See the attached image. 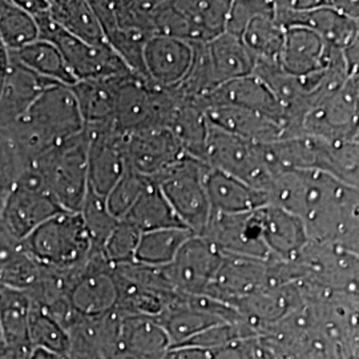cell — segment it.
<instances>
[{"instance_id": "1", "label": "cell", "mask_w": 359, "mask_h": 359, "mask_svg": "<svg viewBox=\"0 0 359 359\" xmlns=\"http://www.w3.org/2000/svg\"><path fill=\"white\" fill-rule=\"evenodd\" d=\"M278 206L304 222L310 243L337 245L358 255L359 192L318 170L277 175L268 192Z\"/></svg>"}, {"instance_id": "27", "label": "cell", "mask_w": 359, "mask_h": 359, "mask_svg": "<svg viewBox=\"0 0 359 359\" xmlns=\"http://www.w3.org/2000/svg\"><path fill=\"white\" fill-rule=\"evenodd\" d=\"M10 57L15 63L52 83L65 87H72L77 83L63 55L50 41L39 39L18 51L10 52Z\"/></svg>"}, {"instance_id": "25", "label": "cell", "mask_w": 359, "mask_h": 359, "mask_svg": "<svg viewBox=\"0 0 359 359\" xmlns=\"http://www.w3.org/2000/svg\"><path fill=\"white\" fill-rule=\"evenodd\" d=\"M206 50L217 87L231 80L253 75L256 60L241 39L224 32L208 41Z\"/></svg>"}, {"instance_id": "36", "label": "cell", "mask_w": 359, "mask_h": 359, "mask_svg": "<svg viewBox=\"0 0 359 359\" xmlns=\"http://www.w3.org/2000/svg\"><path fill=\"white\" fill-rule=\"evenodd\" d=\"M79 213L90 234L93 250L103 252L107 238L118 224V221L109 213L105 204V198L88 189Z\"/></svg>"}, {"instance_id": "17", "label": "cell", "mask_w": 359, "mask_h": 359, "mask_svg": "<svg viewBox=\"0 0 359 359\" xmlns=\"http://www.w3.org/2000/svg\"><path fill=\"white\" fill-rule=\"evenodd\" d=\"M192 60V43L154 35L144 48V80L158 88H177L188 75Z\"/></svg>"}, {"instance_id": "6", "label": "cell", "mask_w": 359, "mask_h": 359, "mask_svg": "<svg viewBox=\"0 0 359 359\" xmlns=\"http://www.w3.org/2000/svg\"><path fill=\"white\" fill-rule=\"evenodd\" d=\"M206 170L204 161L185 154L152 180L167 198L180 224L198 237L204 236L212 215L204 184Z\"/></svg>"}, {"instance_id": "16", "label": "cell", "mask_w": 359, "mask_h": 359, "mask_svg": "<svg viewBox=\"0 0 359 359\" xmlns=\"http://www.w3.org/2000/svg\"><path fill=\"white\" fill-rule=\"evenodd\" d=\"M127 167L154 180L181 160L185 152L167 128L142 129L124 137Z\"/></svg>"}, {"instance_id": "3", "label": "cell", "mask_w": 359, "mask_h": 359, "mask_svg": "<svg viewBox=\"0 0 359 359\" xmlns=\"http://www.w3.org/2000/svg\"><path fill=\"white\" fill-rule=\"evenodd\" d=\"M36 22L39 39L52 43L65 57L77 81H96L121 76L128 67L109 46H92L69 35L50 16L48 1L15 0Z\"/></svg>"}, {"instance_id": "7", "label": "cell", "mask_w": 359, "mask_h": 359, "mask_svg": "<svg viewBox=\"0 0 359 359\" xmlns=\"http://www.w3.org/2000/svg\"><path fill=\"white\" fill-rule=\"evenodd\" d=\"M204 163L266 194L277 177L270 165L265 145L248 142L210 124Z\"/></svg>"}, {"instance_id": "12", "label": "cell", "mask_w": 359, "mask_h": 359, "mask_svg": "<svg viewBox=\"0 0 359 359\" xmlns=\"http://www.w3.org/2000/svg\"><path fill=\"white\" fill-rule=\"evenodd\" d=\"M221 259V252L205 237L192 236L163 271L176 293L204 295L217 273Z\"/></svg>"}, {"instance_id": "29", "label": "cell", "mask_w": 359, "mask_h": 359, "mask_svg": "<svg viewBox=\"0 0 359 359\" xmlns=\"http://www.w3.org/2000/svg\"><path fill=\"white\" fill-rule=\"evenodd\" d=\"M231 1L226 0H176L177 13L191 25L197 43H208L222 35Z\"/></svg>"}, {"instance_id": "21", "label": "cell", "mask_w": 359, "mask_h": 359, "mask_svg": "<svg viewBox=\"0 0 359 359\" xmlns=\"http://www.w3.org/2000/svg\"><path fill=\"white\" fill-rule=\"evenodd\" d=\"M210 126L259 145H269L283 139L278 123L255 111L233 105H210L205 109Z\"/></svg>"}, {"instance_id": "15", "label": "cell", "mask_w": 359, "mask_h": 359, "mask_svg": "<svg viewBox=\"0 0 359 359\" xmlns=\"http://www.w3.org/2000/svg\"><path fill=\"white\" fill-rule=\"evenodd\" d=\"M88 189L107 197L127 169L124 137L114 124L87 127Z\"/></svg>"}, {"instance_id": "45", "label": "cell", "mask_w": 359, "mask_h": 359, "mask_svg": "<svg viewBox=\"0 0 359 359\" xmlns=\"http://www.w3.org/2000/svg\"><path fill=\"white\" fill-rule=\"evenodd\" d=\"M7 346L6 342H4V337H3V332H1V326H0V348Z\"/></svg>"}, {"instance_id": "24", "label": "cell", "mask_w": 359, "mask_h": 359, "mask_svg": "<svg viewBox=\"0 0 359 359\" xmlns=\"http://www.w3.org/2000/svg\"><path fill=\"white\" fill-rule=\"evenodd\" d=\"M167 129L179 140L185 154L204 161L209 121L206 118L203 99L185 97L181 95L179 103L170 115Z\"/></svg>"}, {"instance_id": "28", "label": "cell", "mask_w": 359, "mask_h": 359, "mask_svg": "<svg viewBox=\"0 0 359 359\" xmlns=\"http://www.w3.org/2000/svg\"><path fill=\"white\" fill-rule=\"evenodd\" d=\"M32 301L26 292L0 286V326L6 345L20 350H31L28 329Z\"/></svg>"}, {"instance_id": "13", "label": "cell", "mask_w": 359, "mask_h": 359, "mask_svg": "<svg viewBox=\"0 0 359 359\" xmlns=\"http://www.w3.org/2000/svg\"><path fill=\"white\" fill-rule=\"evenodd\" d=\"M274 20L283 29L309 28L338 51L344 52L358 41V22L338 13L330 0H321L320 6L305 11L292 10L283 1H274Z\"/></svg>"}, {"instance_id": "38", "label": "cell", "mask_w": 359, "mask_h": 359, "mask_svg": "<svg viewBox=\"0 0 359 359\" xmlns=\"http://www.w3.org/2000/svg\"><path fill=\"white\" fill-rule=\"evenodd\" d=\"M140 231L126 221H118L103 246V255L112 265H126L135 261Z\"/></svg>"}, {"instance_id": "8", "label": "cell", "mask_w": 359, "mask_h": 359, "mask_svg": "<svg viewBox=\"0 0 359 359\" xmlns=\"http://www.w3.org/2000/svg\"><path fill=\"white\" fill-rule=\"evenodd\" d=\"M65 212L32 168L26 167L3 206L0 225L16 241H23L47 219Z\"/></svg>"}, {"instance_id": "14", "label": "cell", "mask_w": 359, "mask_h": 359, "mask_svg": "<svg viewBox=\"0 0 359 359\" xmlns=\"http://www.w3.org/2000/svg\"><path fill=\"white\" fill-rule=\"evenodd\" d=\"M257 210L236 215L212 213L203 237L222 255L270 259Z\"/></svg>"}, {"instance_id": "39", "label": "cell", "mask_w": 359, "mask_h": 359, "mask_svg": "<svg viewBox=\"0 0 359 359\" xmlns=\"http://www.w3.org/2000/svg\"><path fill=\"white\" fill-rule=\"evenodd\" d=\"M27 167L13 140L0 132V216L8 196Z\"/></svg>"}, {"instance_id": "47", "label": "cell", "mask_w": 359, "mask_h": 359, "mask_svg": "<svg viewBox=\"0 0 359 359\" xmlns=\"http://www.w3.org/2000/svg\"><path fill=\"white\" fill-rule=\"evenodd\" d=\"M59 359H68V358H67V357H60V358H59Z\"/></svg>"}, {"instance_id": "4", "label": "cell", "mask_w": 359, "mask_h": 359, "mask_svg": "<svg viewBox=\"0 0 359 359\" xmlns=\"http://www.w3.org/2000/svg\"><path fill=\"white\" fill-rule=\"evenodd\" d=\"M87 154L88 136L84 129L27 164L41 177L52 198L65 212L79 213L86 200L88 192Z\"/></svg>"}, {"instance_id": "43", "label": "cell", "mask_w": 359, "mask_h": 359, "mask_svg": "<svg viewBox=\"0 0 359 359\" xmlns=\"http://www.w3.org/2000/svg\"><path fill=\"white\" fill-rule=\"evenodd\" d=\"M60 357L51 354L48 351H44V350H40V348H31L28 353H27L25 359H59Z\"/></svg>"}, {"instance_id": "19", "label": "cell", "mask_w": 359, "mask_h": 359, "mask_svg": "<svg viewBox=\"0 0 359 359\" xmlns=\"http://www.w3.org/2000/svg\"><path fill=\"white\" fill-rule=\"evenodd\" d=\"M203 103L205 109L210 105H233L250 109L274 120L283 129L281 104L269 87L255 74L221 84L203 99Z\"/></svg>"}, {"instance_id": "42", "label": "cell", "mask_w": 359, "mask_h": 359, "mask_svg": "<svg viewBox=\"0 0 359 359\" xmlns=\"http://www.w3.org/2000/svg\"><path fill=\"white\" fill-rule=\"evenodd\" d=\"M28 351L15 347L4 346L0 348V359H25Z\"/></svg>"}, {"instance_id": "33", "label": "cell", "mask_w": 359, "mask_h": 359, "mask_svg": "<svg viewBox=\"0 0 359 359\" xmlns=\"http://www.w3.org/2000/svg\"><path fill=\"white\" fill-rule=\"evenodd\" d=\"M285 29L274 18H257L245 29L241 40L255 60L259 63L278 65L283 51Z\"/></svg>"}, {"instance_id": "44", "label": "cell", "mask_w": 359, "mask_h": 359, "mask_svg": "<svg viewBox=\"0 0 359 359\" xmlns=\"http://www.w3.org/2000/svg\"><path fill=\"white\" fill-rule=\"evenodd\" d=\"M259 344H261V342H259ZM261 346H262V345H261ZM264 350H265V355H266V359H278L277 357H276V355H274V354H273V353H270L269 350H266L265 347H264Z\"/></svg>"}, {"instance_id": "32", "label": "cell", "mask_w": 359, "mask_h": 359, "mask_svg": "<svg viewBox=\"0 0 359 359\" xmlns=\"http://www.w3.org/2000/svg\"><path fill=\"white\" fill-rule=\"evenodd\" d=\"M121 221L128 222L140 233L172 226H182L173 209L168 204L167 198L154 181L142 192L135 205L130 208L128 215Z\"/></svg>"}, {"instance_id": "37", "label": "cell", "mask_w": 359, "mask_h": 359, "mask_svg": "<svg viewBox=\"0 0 359 359\" xmlns=\"http://www.w3.org/2000/svg\"><path fill=\"white\" fill-rule=\"evenodd\" d=\"M151 182L152 180L147 179L127 167L123 176L105 197V204L109 213L117 221H121Z\"/></svg>"}, {"instance_id": "20", "label": "cell", "mask_w": 359, "mask_h": 359, "mask_svg": "<svg viewBox=\"0 0 359 359\" xmlns=\"http://www.w3.org/2000/svg\"><path fill=\"white\" fill-rule=\"evenodd\" d=\"M257 212L271 258L293 261L309 243L304 222L294 215L270 204Z\"/></svg>"}, {"instance_id": "18", "label": "cell", "mask_w": 359, "mask_h": 359, "mask_svg": "<svg viewBox=\"0 0 359 359\" xmlns=\"http://www.w3.org/2000/svg\"><path fill=\"white\" fill-rule=\"evenodd\" d=\"M335 51L311 29L292 27L285 29L278 65L290 76H310L325 71Z\"/></svg>"}, {"instance_id": "26", "label": "cell", "mask_w": 359, "mask_h": 359, "mask_svg": "<svg viewBox=\"0 0 359 359\" xmlns=\"http://www.w3.org/2000/svg\"><path fill=\"white\" fill-rule=\"evenodd\" d=\"M48 4L52 20L65 32L92 46H108L90 1L62 0L48 1Z\"/></svg>"}, {"instance_id": "40", "label": "cell", "mask_w": 359, "mask_h": 359, "mask_svg": "<svg viewBox=\"0 0 359 359\" xmlns=\"http://www.w3.org/2000/svg\"><path fill=\"white\" fill-rule=\"evenodd\" d=\"M257 18H274V1H231L226 19V34L241 39L245 29Z\"/></svg>"}, {"instance_id": "22", "label": "cell", "mask_w": 359, "mask_h": 359, "mask_svg": "<svg viewBox=\"0 0 359 359\" xmlns=\"http://www.w3.org/2000/svg\"><path fill=\"white\" fill-rule=\"evenodd\" d=\"M56 83L43 79L11 60L0 95V132L11 128L26 114L39 96Z\"/></svg>"}, {"instance_id": "11", "label": "cell", "mask_w": 359, "mask_h": 359, "mask_svg": "<svg viewBox=\"0 0 359 359\" xmlns=\"http://www.w3.org/2000/svg\"><path fill=\"white\" fill-rule=\"evenodd\" d=\"M293 261L302 270L304 281L333 292H358V255L353 252L309 241Z\"/></svg>"}, {"instance_id": "2", "label": "cell", "mask_w": 359, "mask_h": 359, "mask_svg": "<svg viewBox=\"0 0 359 359\" xmlns=\"http://www.w3.org/2000/svg\"><path fill=\"white\" fill-rule=\"evenodd\" d=\"M86 129L71 87L55 84L44 90L11 128L4 130L28 164L52 147Z\"/></svg>"}, {"instance_id": "30", "label": "cell", "mask_w": 359, "mask_h": 359, "mask_svg": "<svg viewBox=\"0 0 359 359\" xmlns=\"http://www.w3.org/2000/svg\"><path fill=\"white\" fill-rule=\"evenodd\" d=\"M192 236L191 231L182 226L142 231L133 262L151 268L168 266Z\"/></svg>"}, {"instance_id": "35", "label": "cell", "mask_w": 359, "mask_h": 359, "mask_svg": "<svg viewBox=\"0 0 359 359\" xmlns=\"http://www.w3.org/2000/svg\"><path fill=\"white\" fill-rule=\"evenodd\" d=\"M28 341L31 348H40L57 357H65L68 350L67 330L47 311L34 304L28 329Z\"/></svg>"}, {"instance_id": "46", "label": "cell", "mask_w": 359, "mask_h": 359, "mask_svg": "<svg viewBox=\"0 0 359 359\" xmlns=\"http://www.w3.org/2000/svg\"><path fill=\"white\" fill-rule=\"evenodd\" d=\"M93 359H105V358H104L103 355H100V357H96V358H93Z\"/></svg>"}, {"instance_id": "23", "label": "cell", "mask_w": 359, "mask_h": 359, "mask_svg": "<svg viewBox=\"0 0 359 359\" xmlns=\"http://www.w3.org/2000/svg\"><path fill=\"white\" fill-rule=\"evenodd\" d=\"M204 184L212 213H246L269 204L266 193L217 169L208 167Z\"/></svg>"}, {"instance_id": "5", "label": "cell", "mask_w": 359, "mask_h": 359, "mask_svg": "<svg viewBox=\"0 0 359 359\" xmlns=\"http://www.w3.org/2000/svg\"><path fill=\"white\" fill-rule=\"evenodd\" d=\"M39 265L56 271L83 266L93 250L80 213L60 212L47 219L22 241Z\"/></svg>"}, {"instance_id": "34", "label": "cell", "mask_w": 359, "mask_h": 359, "mask_svg": "<svg viewBox=\"0 0 359 359\" xmlns=\"http://www.w3.org/2000/svg\"><path fill=\"white\" fill-rule=\"evenodd\" d=\"M0 40L10 52L39 40L36 22L15 0H0Z\"/></svg>"}, {"instance_id": "10", "label": "cell", "mask_w": 359, "mask_h": 359, "mask_svg": "<svg viewBox=\"0 0 359 359\" xmlns=\"http://www.w3.org/2000/svg\"><path fill=\"white\" fill-rule=\"evenodd\" d=\"M67 301L81 317H100L115 310L118 293L114 277V266L103 252L92 250L88 261L68 271Z\"/></svg>"}, {"instance_id": "31", "label": "cell", "mask_w": 359, "mask_h": 359, "mask_svg": "<svg viewBox=\"0 0 359 359\" xmlns=\"http://www.w3.org/2000/svg\"><path fill=\"white\" fill-rule=\"evenodd\" d=\"M112 79L77 81L71 87L86 128L114 124Z\"/></svg>"}, {"instance_id": "41", "label": "cell", "mask_w": 359, "mask_h": 359, "mask_svg": "<svg viewBox=\"0 0 359 359\" xmlns=\"http://www.w3.org/2000/svg\"><path fill=\"white\" fill-rule=\"evenodd\" d=\"M11 67V57H10V51L6 48V46L0 40V95L4 87L6 79L8 75Z\"/></svg>"}, {"instance_id": "9", "label": "cell", "mask_w": 359, "mask_h": 359, "mask_svg": "<svg viewBox=\"0 0 359 359\" xmlns=\"http://www.w3.org/2000/svg\"><path fill=\"white\" fill-rule=\"evenodd\" d=\"M358 74L339 90L322 99L305 118L297 136H314L332 142H358Z\"/></svg>"}]
</instances>
